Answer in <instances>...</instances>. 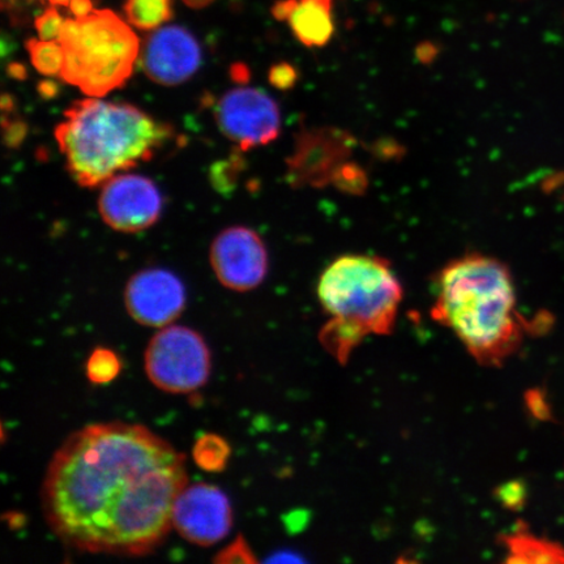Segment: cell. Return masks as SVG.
I'll return each mask as SVG.
<instances>
[{"label": "cell", "mask_w": 564, "mask_h": 564, "mask_svg": "<svg viewBox=\"0 0 564 564\" xmlns=\"http://www.w3.org/2000/svg\"><path fill=\"white\" fill-rule=\"evenodd\" d=\"M32 65L40 74L61 76L65 53L58 41L28 40L25 44Z\"/></svg>", "instance_id": "17"}, {"label": "cell", "mask_w": 564, "mask_h": 564, "mask_svg": "<svg viewBox=\"0 0 564 564\" xmlns=\"http://www.w3.org/2000/svg\"><path fill=\"white\" fill-rule=\"evenodd\" d=\"M286 21L303 46L324 47L335 33L333 0H299Z\"/></svg>", "instance_id": "13"}, {"label": "cell", "mask_w": 564, "mask_h": 564, "mask_svg": "<svg viewBox=\"0 0 564 564\" xmlns=\"http://www.w3.org/2000/svg\"><path fill=\"white\" fill-rule=\"evenodd\" d=\"M317 297L328 315L321 344L344 365L366 337L392 333L403 288L387 260L345 256L322 273Z\"/></svg>", "instance_id": "4"}, {"label": "cell", "mask_w": 564, "mask_h": 564, "mask_svg": "<svg viewBox=\"0 0 564 564\" xmlns=\"http://www.w3.org/2000/svg\"><path fill=\"white\" fill-rule=\"evenodd\" d=\"M215 563H257V556L252 553L249 542L246 541L242 534L237 535V539L230 545L224 547L220 553L215 556Z\"/></svg>", "instance_id": "20"}, {"label": "cell", "mask_w": 564, "mask_h": 564, "mask_svg": "<svg viewBox=\"0 0 564 564\" xmlns=\"http://www.w3.org/2000/svg\"><path fill=\"white\" fill-rule=\"evenodd\" d=\"M144 366L148 379L159 390L192 393L207 384L212 358L199 333L183 326H166L148 344Z\"/></svg>", "instance_id": "6"}, {"label": "cell", "mask_w": 564, "mask_h": 564, "mask_svg": "<svg viewBox=\"0 0 564 564\" xmlns=\"http://www.w3.org/2000/svg\"><path fill=\"white\" fill-rule=\"evenodd\" d=\"M297 2L299 0H279L272 7V17L279 21H286Z\"/></svg>", "instance_id": "24"}, {"label": "cell", "mask_w": 564, "mask_h": 564, "mask_svg": "<svg viewBox=\"0 0 564 564\" xmlns=\"http://www.w3.org/2000/svg\"><path fill=\"white\" fill-rule=\"evenodd\" d=\"M172 523L175 531L192 544L214 546L227 538L232 527L230 500L215 485L186 486L175 499Z\"/></svg>", "instance_id": "8"}, {"label": "cell", "mask_w": 564, "mask_h": 564, "mask_svg": "<svg viewBox=\"0 0 564 564\" xmlns=\"http://www.w3.org/2000/svg\"><path fill=\"white\" fill-rule=\"evenodd\" d=\"M3 129L7 145L17 148L23 143L28 131V127L23 121L17 119V121L7 122V119H3Z\"/></svg>", "instance_id": "23"}, {"label": "cell", "mask_w": 564, "mask_h": 564, "mask_svg": "<svg viewBox=\"0 0 564 564\" xmlns=\"http://www.w3.org/2000/svg\"><path fill=\"white\" fill-rule=\"evenodd\" d=\"M509 549V562H552L563 561V552H556L553 545L535 540L523 532L507 535L503 539Z\"/></svg>", "instance_id": "16"}, {"label": "cell", "mask_w": 564, "mask_h": 564, "mask_svg": "<svg viewBox=\"0 0 564 564\" xmlns=\"http://www.w3.org/2000/svg\"><path fill=\"white\" fill-rule=\"evenodd\" d=\"M124 303L127 313L141 326L164 328L185 312L186 289L173 272L150 268L127 282Z\"/></svg>", "instance_id": "11"}, {"label": "cell", "mask_w": 564, "mask_h": 564, "mask_svg": "<svg viewBox=\"0 0 564 564\" xmlns=\"http://www.w3.org/2000/svg\"><path fill=\"white\" fill-rule=\"evenodd\" d=\"M182 2L189 7V9L202 10L214 3L215 0H182Z\"/></svg>", "instance_id": "29"}, {"label": "cell", "mask_w": 564, "mask_h": 564, "mask_svg": "<svg viewBox=\"0 0 564 564\" xmlns=\"http://www.w3.org/2000/svg\"><path fill=\"white\" fill-rule=\"evenodd\" d=\"M7 73L17 80H25L28 76V70L21 63H10Z\"/></svg>", "instance_id": "28"}, {"label": "cell", "mask_w": 564, "mask_h": 564, "mask_svg": "<svg viewBox=\"0 0 564 564\" xmlns=\"http://www.w3.org/2000/svg\"><path fill=\"white\" fill-rule=\"evenodd\" d=\"M59 42L65 53L61 79L97 98L124 86L140 52L138 35L110 10L67 19Z\"/></svg>", "instance_id": "5"}, {"label": "cell", "mask_w": 564, "mask_h": 564, "mask_svg": "<svg viewBox=\"0 0 564 564\" xmlns=\"http://www.w3.org/2000/svg\"><path fill=\"white\" fill-rule=\"evenodd\" d=\"M243 167L245 160L241 153H235L227 160L218 161L217 164L210 167L209 178L212 186L220 194H229L235 189Z\"/></svg>", "instance_id": "19"}, {"label": "cell", "mask_w": 564, "mask_h": 564, "mask_svg": "<svg viewBox=\"0 0 564 564\" xmlns=\"http://www.w3.org/2000/svg\"><path fill=\"white\" fill-rule=\"evenodd\" d=\"M69 9L76 18H86L94 12V3L91 0H70Z\"/></svg>", "instance_id": "25"}, {"label": "cell", "mask_w": 564, "mask_h": 564, "mask_svg": "<svg viewBox=\"0 0 564 564\" xmlns=\"http://www.w3.org/2000/svg\"><path fill=\"white\" fill-rule=\"evenodd\" d=\"M98 209L111 229L122 232L143 231L159 221L162 195L147 176L115 175L104 183Z\"/></svg>", "instance_id": "9"}, {"label": "cell", "mask_w": 564, "mask_h": 564, "mask_svg": "<svg viewBox=\"0 0 564 564\" xmlns=\"http://www.w3.org/2000/svg\"><path fill=\"white\" fill-rule=\"evenodd\" d=\"M432 316L488 368L502 366L523 341L512 274L491 257L469 253L444 267Z\"/></svg>", "instance_id": "2"}, {"label": "cell", "mask_w": 564, "mask_h": 564, "mask_svg": "<svg viewBox=\"0 0 564 564\" xmlns=\"http://www.w3.org/2000/svg\"><path fill=\"white\" fill-rule=\"evenodd\" d=\"M173 133L171 126L135 106L90 97L66 110L55 139L70 176L89 188L150 161Z\"/></svg>", "instance_id": "3"}, {"label": "cell", "mask_w": 564, "mask_h": 564, "mask_svg": "<svg viewBox=\"0 0 564 564\" xmlns=\"http://www.w3.org/2000/svg\"><path fill=\"white\" fill-rule=\"evenodd\" d=\"M212 270L221 285L235 292H250L264 281L268 253L257 231L245 227L225 229L212 242Z\"/></svg>", "instance_id": "10"}, {"label": "cell", "mask_w": 564, "mask_h": 564, "mask_svg": "<svg viewBox=\"0 0 564 564\" xmlns=\"http://www.w3.org/2000/svg\"><path fill=\"white\" fill-rule=\"evenodd\" d=\"M231 448L227 440L217 434H203L196 440L193 458L197 467L209 474H220L227 468Z\"/></svg>", "instance_id": "15"}, {"label": "cell", "mask_w": 564, "mask_h": 564, "mask_svg": "<svg viewBox=\"0 0 564 564\" xmlns=\"http://www.w3.org/2000/svg\"><path fill=\"white\" fill-rule=\"evenodd\" d=\"M297 77V70L292 65H289V63H279V65L272 66L270 74H268V80H270L274 88L280 90L293 88Z\"/></svg>", "instance_id": "22"}, {"label": "cell", "mask_w": 564, "mask_h": 564, "mask_svg": "<svg viewBox=\"0 0 564 564\" xmlns=\"http://www.w3.org/2000/svg\"><path fill=\"white\" fill-rule=\"evenodd\" d=\"M35 30L39 32L40 40L58 41L65 21L55 9H47L42 15L35 19Z\"/></svg>", "instance_id": "21"}, {"label": "cell", "mask_w": 564, "mask_h": 564, "mask_svg": "<svg viewBox=\"0 0 564 564\" xmlns=\"http://www.w3.org/2000/svg\"><path fill=\"white\" fill-rule=\"evenodd\" d=\"M186 457L137 423H94L70 434L48 464L42 511L63 544L91 554L143 556L173 529Z\"/></svg>", "instance_id": "1"}, {"label": "cell", "mask_w": 564, "mask_h": 564, "mask_svg": "<svg viewBox=\"0 0 564 564\" xmlns=\"http://www.w3.org/2000/svg\"><path fill=\"white\" fill-rule=\"evenodd\" d=\"M48 2H51L52 6L67 7L69 6L70 0H48Z\"/></svg>", "instance_id": "31"}, {"label": "cell", "mask_w": 564, "mask_h": 564, "mask_svg": "<svg viewBox=\"0 0 564 564\" xmlns=\"http://www.w3.org/2000/svg\"><path fill=\"white\" fill-rule=\"evenodd\" d=\"M39 94L44 98H53L58 95V86L52 80L41 82L39 84Z\"/></svg>", "instance_id": "27"}, {"label": "cell", "mask_w": 564, "mask_h": 564, "mask_svg": "<svg viewBox=\"0 0 564 564\" xmlns=\"http://www.w3.org/2000/svg\"><path fill=\"white\" fill-rule=\"evenodd\" d=\"M231 79L238 84H246L250 80V69L243 63H236L230 68Z\"/></svg>", "instance_id": "26"}, {"label": "cell", "mask_w": 564, "mask_h": 564, "mask_svg": "<svg viewBox=\"0 0 564 564\" xmlns=\"http://www.w3.org/2000/svg\"><path fill=\"white\" fill-rule=\"evenodd\" d=\"M13 108H15V105H13V98L9 95H3L2 97V109L4 111V115L7 111H12Z\"/></svg>", "instance_id": "30"}, {"label": "cell", "mask_w": 564, "mask_h": 564, "mask_svg": "<svg viewBox=\"0 0 564 564\" xmlns=\"http://www.w3.org/2000/svg\"><path fill=\"white\" fill-rule=\"evenodd\" d=\"M122 371V361L116 351L96 348L87 362V377L90 383L102 386L116 380Z\"/></svg>", "instance_id": "18"}, {"label": "cell", "mask_w": 564, "mask_h": 564, "mask_svg": "<svg viewBox=\"0 0 564 564\" xmlns=\"http://www.w3.org/2000/svg\"><path fill=\"white\" fill-rule=\"evenodd\" d=\"M218 129L239 151L272 143L280 135L281 112L276 101L258 88L227 91L216 105Z\"/></svg>", "instance_id": "7"}, {"label": "cell", "mask_w": 564, "mask_h": 564, "mask_svg": "<svg viewBox=\"0 0 564 564\" xmlns=\"http://www.w3.org/2000/svg\"><path fill=\"white\" fill-rule=\"evenodd\" d=\"M127 21L140 31L158 30L174 17L173 0H126Z\"/></svg>", "instance_id": "14"}, {"label": "cell", "mask_w": 564, "mask_h": 564, "mask_svg": "<svg viewBox=\"0 0 564 564\" xmlns=\"http://www.w3.org/2000/svg\"><path fill=\"white\" fill-rule=\"evenodd\" d=\"M202 58V47L195 35L186 28L169 25L148 35L141 65L153 83L175 87L192 79Z\"/></svg>", "instance_id": "12"}]
</instances>
